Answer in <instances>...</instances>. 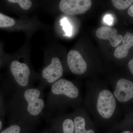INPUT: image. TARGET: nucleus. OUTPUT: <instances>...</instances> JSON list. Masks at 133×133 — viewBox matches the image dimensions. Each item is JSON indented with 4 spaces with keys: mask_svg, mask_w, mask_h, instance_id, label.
<instances>
[{
    "mask_svg": "<svg viewBox=\"0 0 133 133\" xmlns=\"http://www.w3.org/2000/svg\"><path fill=\"white\" fill-rule=\"evenodd\" d=\"M12 94L10 123L20 122L36 126L45 108L43 90L31 87Z\"/></svg>",
    "mask_w": 133,
    "mask_h": 133,
    "instance_id": "nucleus-1",
    "label": "nucleus"
},
{
    "mask_svg": "<svg viewBox=\"0 0 133 133\" xmlns=\"http://www.w3.org/2000/svg\"><path fill=\"white\" fill-rule=\"evenodd\" d=\"M10 72L14 83L12 93L16 91L32 87L31 69L26 63L17 60L13 61L10 66Z\"/></svg>",
    "mask_w": 133,
    "mask_h": 133,
    "instance_id": "nucleus-2",
    "label": "nucleus"
},
{
    "mask_svg": "<svg viewBox=\"0 0 133 133\" xmlns=\"http://www.w3.org/2000/svg\"><path fill=\"white\" fill-rule=\"evenodd\" d=\"M116 101L110 91L104 90L100 93L97 103V109L103 118L108 119L113 114L116 108Z\"/></svg>",
    "mask_w": 133,
    "mask_h": 133,
    "instance_id": "nucleus-3",
    "label": "nucleus"
},
{
    "mask_svg": "<svg viewBox=\"0 0 133 133\" xmlns=\"http://www.w3.org/2000/svg\"><path fill=\"white\" fill-rule=\"evenodd\" d=\"M90 0H62L59 3V9L64 14L70 15L83 14L91 7Z\"/></svg>",
    "mask_w": 133,
    "mask_h": 133,
    "instance_id": "nucleus-4",
    "label": "nucleus"
},
{
    "mask_svg": "<svg viewBox=\"0 0 133 133\" xmlns=\"http://www.w3.org/2000/svg\"><path fill=\"white\" fill-rule=\"evenodd\" d=\"M63 66L59 58L57 57L52 58L50 64L44 68L42 71V78L44 83L42 87L43 90L46 83L52 84L58 81L63 75Z\"/></svg>",
    "mask_w": 133,
    "mask_h": 133,
    "instance_id": "nucleus-5",
    "label": "nucleus"
},
{
    "mask_svg": "<svg viewBox=\"0 0 133 133\" xmlns=\"http://www.w3.org/2000/svg\"><path fill=\"white\" fill-rule=\"evenodd\" d=\"M50 94L74 99L77 97L79 91L71 82L64 79H61L52 84Z\"/></svg>",
    "mask_w": 133,
    "mask_h": 133,
    "instance_id": "nucleus-6",
    "label": "nucleus"
},
{
    "mask_svg": "<svg viewBox=\"0 0 133 133\" xmlns=\"http://www.w3.org/2000/svg\"><path fill=\"white\" fill-rule=\"evenodd\" d=\"M67 63L70 70L74 74H83L87 69V64L78 51L71 50L67 56Z\"/></svg>",
    "mask_w": 133,
    "mask_h": 133,
    "instance_id": "nucleus-7",
    "label": "nucleus"
},
{
    "mask_svg": "<svg viewBox=\"0 0 133 133\" xmlns=\"http://www.w3.org/2000/svg\"><path fill=\"white\" fill-rule=\"evenodd\" d=\"M114 94L119 101L125 102L133 98V83L125 79H119L116 84Z\"/></svg>",
    "mask_w": 133,
    "mask_h": 133,
    "instance_id": "nucleus-8",
    "label": "nucleus"
},
{
    "mask_svg": "<svg viewBox=\"0 0 133 133\" xmlns=\"http://www.w3.org/2000/svg\"><path fill=\"white\" fill-rule=\"evenodd\" d=\"M116 29L107 26L100 27L97 30L96 35L98 38L102 40H108L112 47H116L122 42L123 37L118 35Z\"/></svg>",
    "mask_w": 133,
    "mask_h": 133,
    "instance_id": "nucleus-9",
    "label": "nucleus"
},
{
    "mask_svg": "<svg viewBox=\"0 0 133 133\" xmlns=\"http://www.w3.org/2000/svg\"><path fill=\"white\" fill-rule=\"evenodd\" d=\"M122 44L116 48L114 56L116 58H124L127 56L129 50L133 45V35L132 33L127 32L123 37Z\"/></svg>",
    "mask_w": 133,
    "mask_h": 133,
    "instance_id": "nucleus-10",
    "label": "nucleus"
},
{
    "mask_svg": "<svg viewBox=\"0 0 133 133\" xmlns=\"http://www.w3.org/2000/svg\"><path fill=\"white\" fill-rule=\"evenodd\" d=\"M36 125L23 122H13L1 133H31L35 129Z\"/></svg>",
    "mask_w": 133,
    "mask_h": 133,
    "instance_id": "nucleus-11",
    "label": "nucleus"
},
{
    "mask_svg": "<svg viewBox=\"0 0 133 133\" xmlns=\"http://www.w3.org/2000/svg\"><path fill=\"white\" fill-rule=\"evenodd\" d=\"M73 123L75 133H95L92 130H86L85 120L83 117H76L74 119Z\"/></svg>",
    "mask_w": 133,
    "mask_h": 133,
    "instance_id": "nucleus-12",
    "label": "nucleus"
},
{
    "mask_svg": "<svg viewBox=\"0 0 133 133\" xmlns=\"http://www.w3.org/2000/svg\"><path fill=\"white\" fill-rule=\"evenodd\" d=\"M15 24V21L13 18L0 13V28L11 27Z\"/></svg>",
    "mask_w": 133,
    "mask_h": 133,
    "instance_id": "nucleus-13",
    "label": "nucleus"
},
{
    "mask_svg": "<svg viewBox=\"0 0 133 133\" xmlns=\"http://www.w3.org/2000/svg\"><path fill=\"white\" fill-rule=\"evenodd\" d=\"M112 3L117 9L124 10L132 5L133 0H112Z\"/></svg>",
    "mask_w": 133,
    "mask_h": 133,
    "instance_id": "nucleus-14",
    "label": "nucleus"
},
{
    "mask_svg": "<svg viewBox=\"0 0 133 133\" xmlns=\"http://www.w3.org/2000/svg\"><path fill=\"white\" fill-rule=\"evenodd\" d=\"M62 128L63 133H73L74 125L73 121L69 118L63 119L62 123Z\"/></svg>",
    "mask_w": 133,
    "mask_h": 133,
    "instance_id": "nucleus-15",
    "label": "nucleus"
},
{
    "mask_svg": "<svg viewBox=\"0 0 133 133\" xmlns=\"http://www.w3.org/2000/svg\"><path fill=\"white\" fill-rule=\"evenodd\" d=\"M8 1L12 3H18L24 10L30 9L32 6V2L29 0H8Z\"/></svg>",
    "mask_w": 133,
    "mask_h": 133,
    "instance_id": "nucleus-16",
    "label": "nucleus"
},
{
    "mask_svg": "<svg viewBox=\"0 0 133 133\" xmlns=\"http://www.w3.org/2000/svg\"><path fill=\"white\" fill-rule=\"evenodd\" d=\"M60 22L61 25L63 27V29L65 33V35L64 36H70L71 35L72 31V26L67 21L66 18L65 17L62 19L60 21Z\"/></svg>",
    "mask_w": 133,
    "mask_h": 133,
    "instance_id": "nucleus-17",
    "label": "nucleus"
},
{
    "mask_svg": "<svg viewBox=\"0 0 133 133\" xmlns=\"http://www.w3.org/2000/svg\"><path fill=\"white\" fill-rule=\"evenodd\" d=\"M113 18L111 16L108 15L105 17L104 18V21L107 24H109V25H111L112 23L113 22Z\"/></svg>",
    "mask_w": 133,
    "mask_h": 133,
    "instance_id": "nucleus-18",
    "label": "nucleus"
},
{
    "mask_svg": "<svg viewBox=\"0 0 133 133\" xmlns=\"http://www.w3.org/2000/svg\"><path fill=\"white\" fill-rule=\"evenodd\" d=\"M129 68L132 74H133V59L129 61L128 63Z\"/></svg>",
    "mask_w": 133,
    "mask_h": 133,
    "instance_id": "nucleus-19",
    "label": "nucleus"
},
{
    "mask_svg": "<svg viewBox=\"0 0 133 133\" xmlns=\"http://www.w3.org/2000/svg\"><path fill=\"white\" fill-rule=\"evenodd\" d=\"M128 14L130 16L133 17V5H131L130 6V7L129 8L128 10Z\"/></svg>",
    "mask_w": 133,
    "mask_h": 133,
    "instance_id": "nucleus-20",
    "label": "nucleus"
},
{
    "mask_svg": "<svg viewBox=\"0 0 133 133\" xmlns=\"http://www.w3.org/2000/svg\"><path fill=\"white\" fill-rule=\"evenodd\" d=\"M3 126V122L1 119H0V131L1 130Z\"/></svg>",
    "mask_w": 133,
    "mask_h": 133,
    "instance_id": "nucleus-21",
    "label": "nucleus"
},
{
    "mask_svg": "<svg viewBox=\"0 0 133 133\" xmlns=\"http://www.w3.org/2000/svg\"><path fill=\"white\" fill-rule=\"evenodd\" d=\"M122 133H133L131 132H129V131H125V132H123Z\"/></svg>",
    "mask_w": 133,
    "mask_h": 133,
    "instance_id": "nucleus-22",
    "label": "nucleus"
},
{
    "mask_svg": "<svg viewBox=\"0 0 133 133\" xmlns=\"http://www.w3.org/2000/svg\"><path fill=\"white\" fill-rule=\"evenodd\" d=\"M41 133H47V132L46 131H43V132Z\"/></svg>",
    "mask_w": 133,
    "mask_h": 133,
    "instance_id": "nucleus-23",
    "label": "nucleus"
},
{
    "mask_svg": "<svg viewBox=\"0 0 133 133\" xmlns=\"http://www.w3.org/2000/svg\"><path fill=\"white\" fill-rule=\"evenodd\" d=\"M1 97H0V107H1Z\"/></svg>",
    "mask_w": 133,
    "mask_h": 133,
    "instance_id": "nucleus-24",
    "label": "nucleus"
}]
</instances>
